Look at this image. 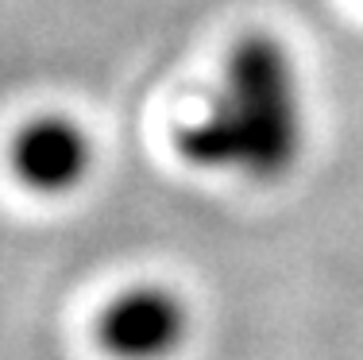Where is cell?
I'll return each instance as SVG.
<instances>
[{
    "mask_svg": "<svg viewBox=\"0 0 363 360\" xmlns=\"http://www.w3.org/2000/svg\"><path fill=\"white\" fill-rule=\"evenodd\" d=\"M306 148L301 78L274 36H244L228 50L220 85L205 113L178 132V151L194 167L274 182L290 175Z\"/></svg>",
    "mask_w": 363,
    "mask_h": 360,
    "instance_id": "obj_1",
    "label": "cell"
},
{
    "mask_svg": "<svg viewBox=\"0 0 363 360\" xmlns=\"http://www.w3.org/2000/svg\"><path fill=\"white\" fill-rule=\"evenodd\" d=\"M186 337V306L162 287H135L97 318V341L112 360H167Z\"/></svg>",
    "mask_w": 363,
    "mask_h": 360,
    "instance_id": "obj_2",
    "label": "cell"
},
{
    "mask_svg": "<svg viewBox=\"0 0 363 360\" xmlns=\"http://www.w3.org/2000/svg\"><path fill=\"white\" fill-rule=\"evenodd\" d=\"M93 148L85 132L66 116H39L12 140V175L28 190L66 194L89 175Z\"/></svg>",
    "mask_w": 363,
    "mask_h": 360,
    "instance_id": "obj_3",
    "label": "cell"
}]
</instances>
